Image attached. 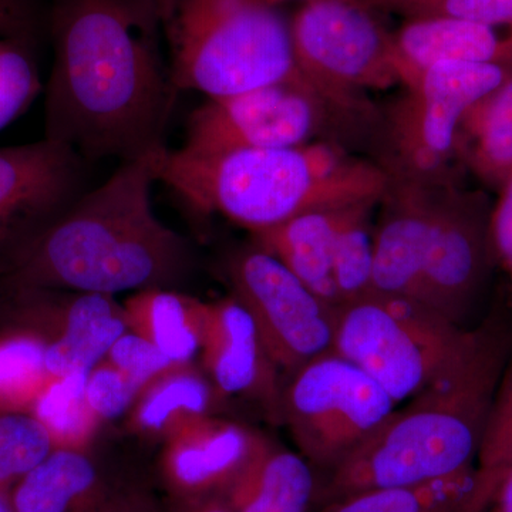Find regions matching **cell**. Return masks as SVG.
Listing matches in <instances>:
<instances>
[{"instance_id": "obj_40", "label": "cell", "mask_w": 512, "mask_h": 512, "mask_svg": "<svg viewBox=\"0 0 512 512\" xmlns=\"http://www.w3.org/2000/svg\"><path fill=\"white\" fill-rule=\"evenodd\" d=\"M0 512H15L10 504L8 494L0 493Z\"/></svg>"}, {"instance_id": "obj_38", "label": "cell", "mask_w": 512, "mask_h": 512, "mask_svg": "<svg viewBox=\"0 0 512 512\" xmlns=\"http://www.w3.org/2000/svg\"><path fill=\"white\" fill-rule=\"evenodd\" d=\"M167 512H232L220 495L197 498H170Z\"/></svg>"}, {"instance_id": "obj_19", "label": "cell", "mask_w": 512, "mask_h": 512, "mask_svg": "<svg viewBox=\"0 0 512 512\" xmlns=\"http://www.w3.org/2000/svg\"><path fill=\"white\" fill-rule=\"evenodd\" d=\"M319 490L305 457L264 436L220 497L232 512H309Z\"/></svg>"}, {"instance_id": "obj_7", "label": "cell", "mask_w": 512, "mask_h": 512, "mask_svg": "<svg viewBox=\"0 0 512 512\" xmlns=\"http://www.w3.org/2000/svg\"><path fill=\"white\" fill-rule=\"evenodd\" d=\"M396 410V402L363 370L323 353L296 369L282 386L278 423L315 468L335 470Z\"/></svg>"}, {"instance_id": "obj_36", "label": "cell", "mask_w": 512, "mask_h": 512, "mask_svg": "<svg viewBox=\"0 0 512 512\" xmlns=\"http://www.w3.org/2000/svg\"><path fill=\"white\" fill-rule=\"evenodd\" d=\"M103 512H161L154 495L144 485L117 484Z\"/></svg>"}, {"instance_id": "obj_6", "label": "cell", "mask_w": 512, "mask_h": 512, "mask_svg": "<svg viewBox=\"0 0 512 512\" xmlns=\"http://www.w3.org/2000/svg\"><path fill=\"white\" fill-rule=\"evenodd\" d=\"M471 335L473 329L424 303L370 291L336 309L332 352L372 377L397 404L433 382Z\"/></svg>"}, {"instance_id": "obj_39", "label": "cell", "mask_w": 512, "mask_h": 512, "mask_svg": "<svg viewBox=\"0 0 512 512\" xmlns=\"http://www.w3.org/2000/svg\"><path fill=\"white\" fill-rule=\"evenodd\" d=\"M488 512H512V470L504 477Z\"/></svg>"}, {"instance_id": "obj_10", "label": "cell", "mask_w": 512, "mask_h": 512, "mask_svg": "<svg viewBox=\"0 0 512 512\" xmlns=\"http://www.w3.org/2000/svg\"><path fill=\"white\" fill-rule=\"evenodd\" d=\"M0 329L36 336L53 377L92 369L128 330L114 296L49 288L0 289Z\"/></svg>"}, {"instance_id": "obj_3", "label": "cell", "mask_w": 512, "mask_h": 512, "mask_svg": "<svg viewBox=\"0 0 512 512\" xmlns=\"http://www.w3.org/2000/svg\"><path fill=\"white\" fill-rule=\"evenodd\" d=\"M512 333L488 318L433 382L409 399L320 487L326 504L348 495L456 476L477 466Z\"/></svg>"}, {"instance_id": "obj_16", "label": "cell", "mask_w": 512, "mask_h": 512, "mask_svg": "<svg viewBox=\"0 0 512 512\" xmlns=\"http://www.w3.org/2000/svg\"><path fill=\"white\" fill-rule=\"evenodd\" d=\"M264 434L221 416L202 417L163 443L160 473L170 498L221 495Z\"/></svg>"}, {"instance_id": "obj_9", "label": "cell", "mask_w": 512, "mask_h": 512, "mask_svg": "<svg viewBox=\"0 0 512 512\" xmlns=\"http://www.w3.org/2000/svg\"><path fill=\"white\" fill-rule=\"evenodd\" d=\"M232 296L254 319L279 370L296 369L332 350L336 309L303 284L275 255L254 245L225 261Z\"/></svg>"}, {"instance_id": "obj_21", "label": "cell", "mask_w": 512, "mask_h": 512, "mask_svg": "<svg viewBox=\"0 0 512 512\" xmlns=\"http://www.w3.org/2000/svg\"><path fill=\"white\" fill-rule=\"evenodd\" d=\"M228 402L197 363L175 365L141 390L126 416V430L163 444L191 421L221 416Z\"/></svg>"}, {"instance_id": "obj_1", "label": "cell", "mask_w": 512, "mask_h": 512, "mask_svg": "<svg viewBox=\"0 0 512 512\" xmlns=\"http://www.w3.org/2000/svg\"><path fill=\"white\" fill-rule=\"evenodd\" d=\"M45 138L86 161L148 156L173 111L154 0H53Z\"/></svg>"}, {"instance_id": "obj_12", "label": "cell", "mask_w": 512, "mask_h": 512, "mask_svg": "<svg viewBox=\"0 0 512 512\" xmlns=\"http://www.w3.org/2000/svg\"><path fill=\"white\" fill-rule=\"evenodd\" d=\"M318 126V92L302 82L266 84L212 97L192 111L184 150L220 154L308 144Z\"/></svg>"}, {"instance_id": "obj_24", "label": "cell", "mask_w": 512, "mask_h": 512, "mask_svg": "<svg viewBox=\"0 0 512 512\" xmlns=\"http://www.w3.org/2000/svg\"><path fill=\"white\" fill-rule=\"evenodd\" d=\"M494 497L476 466L430 483L348 495L323 504L319 512H485Z\"/></svg>"}, {"instance_id": "obj_25", "label": "cell", "mask_w": 512, "mask_h": 512, "mask_svg": "<svg viewBox=\"0 0 512 512\" xmlns=\"http://www.w3.org/2000/svg\"><path fill=\"white\" fill-rule=\"evenodd\" d=\"M458 147H463L468 163L487 183L501 188L510 177L512 76L468 111L458 130Z\"/></svg>"}, {"instance_id": "obj_34", "label": "cell", "mask_w": 512, "mask_h": 512, "mask_svg": "<svg viewBox=\"0 0 512 512\" xmlns=\"http://www.w3.org/2000/svg\"><path fill=\"white\" fill-rule=\"evenodd\" d=\"M104 359L113 363L141 389L175 366V363L161 353L153 343L141 338L131 330L124 332L113 343Z\"/></svg>"}, {"instance_id": "obj_14", "label": "cell", "mask_w": 512, "mask_h": 512, "mask_svg": "<svg viewBox=\"0 0 512 512\" xmlns=\"http://www.w3.org/2000/svg\"><path fill=\"white\" fill-rule=\"evenodd\" d=\"M510 76L512 67L498 64L440 63L407 84L410 94L397 114L396 137L414 180L446 163L468 111Z\"/></svg>"}, {"instance_id": "obj_13", "label": "cell", "mask_w": 512, "mask_h": 512, "mask_svg": "<svg viewBox=\"0 0 512 512\" xmlns=\"http://www.w3.org/2000/svg\"><path fill=\"white\" fill-rule=\"evenodd\" d=\"M491 210L481 194L446 191L434 197L421 278L423 302L458 326L473 311L494 261Z\"/></svg>"}, {"instance_id": "obj_22", "label": "cell", "mask_w": 512, "mask_h": 512, "mask_svg": "<svg viewBox=\"0 0 512 512\" xmlns=\"http://www.w3.org/2000/svg\"><path fill=\"white\" fill-rule=\"evenodd\" d=\"M348 208L308 212L252 234L255 245L275 255L303 284L335 308L342 302L333 275V252Z\"/></svg>"}, {"instance_id": "obj_37", "label": "cell", "mask_w": 512, "mask_h": 512, "mask_svg": "<svg viewBox=\"0 0 512 512\" xmlns=\"http://www.w3.org/2000/svg\"><path fill=\"white\" fill-rule=\"evenodd\" d=\"M30 0H0V37L23 39L33 28Z\"/></svg>"}, {"instance_id": "obj_18", "label": "cell", "mask_w": 512, "mask_h": 512, "mask_svg": "<svg viewBox=\"0 0 512 512\" xmlns=\"http://www.w3.org/2000/svg\"><path fill=\"white\" fill-rule=\"evenodd\" d=\"M402 83L440 63L512 67V25L448 16L407 19L392 33Z\"/></svg>"}, {"instance_id": "obj_26", "label": "cell", "mask_w": 512, "mask_h": 512, "mask_svg": "<svg viewBox=\"0 0 512 512\" xmlns=\"http://www.w3.org/2000/svg\"><path fill=\"white\" fill-rule=\"evenodd\" d=\"M87 372L53 377L30 412L45 427L53 448L90 451L103 427L87 402Z\"/></svg>"}, {"instance_id": "obj_15", "label": "cell", "mask_w": 512, "mask_h": 512, "mask_svg": "<svg viewBox=\"0 0 512 512\" xmlns=\"http://www.w3.org/2000/svg\"><path fill=\"white\" fill-rule=\"evenodd\" d=\"M200 362L225 399L252 400L278 423L284 383L254 319L235 296L208 302Z\"/></svg>"}, {"instance_id": "obj_30", "label": "cell", "mask_w": 512, "mask_h": 512, "mask_svg": "<svg viewBox=\"0 0 512 512\" xmlns=\"http://www.w3.org/2000/svg\"><path fill=\"white\" fill-rule=\"evenodd\" d=\"M477 468L495 494L512 470V349L495 392Z\"/></svg>"}, {"instance_id": "obj_2", "label": "cell", "mask_w": 512, "mask_h": 512, "mask_svg": "<svg viewBox=\"0 0 512 512\" xmlns=\"http://www.w3.org/2000/svg\"><path fill=\"white\" fill-rule=\"evenodd\" d=\"M153 154L121 161L29 245L0 276L3 288L114 296L175 288L191 274L190 244L154 212Z\"/></svg>"}, {"instance_id": "obj_8", "label": "cell", "mask_w": 512, "mask_h": 512, "mask_svg": "<svg viewBox=\"0 0 512 512\" xmlns=\"http://www.w3.org/2000/svg\"><path fill=\"white\" fill-rule=\"evenodd\" d=\"M296 66L319 94L402 83L392 33L360 0H305L289 20Z\"/></svg>"}, {"instance_id": "obj_31", "label": "cell", "mask_w": 512, "mask_h": 512, "mask_svg": "<svg viewBox=\"0 0 512 512\" xmlns=\"http://www.w3.org/2000/svg\"><path fill=\"white\" fill-rule=\"evenodd\" d=\"M22 40L0 37V130L25 113L42 92L35 59Z\"/></svg>"}, {"instance_id": "obj_23", "label": "cell", "mask_w": 512, "mask_h": 512, "mask_svg": "<svg viewBox=\"0 0 512 512\" xmlns=\"http://www.w3.org/2000/svg\"><path fill=\"white\" fill-rule=\"evenodd\" d=\"M128 330L153 343L175 365L200 356L208 302L175 288L134 292L123 303Z\"/></svg>"}, {"instance_id": "obj_4", "label": "cell", "mask_w": 512, "mask_h": 512, "mask_svg": "<svg viewBox=\"0 0 512 512\" xmlns=\"http://www.w3.org/2000/svg\"><path fill=\"white\" fill-rule=\"evenodd\" d=\"M157 181L202 214H220L251 234L313 211L377 202L389 177L323 144L195 154L161 148Z\"/></svg>"}, {"instance_id": "obj_28", "label": "cell", "mask_w": 512, "mask_h": 512, "mask_svg": "<svg viewBox=\"0 0 512 512\" xmlns=\"http://www.w3.org/2000/svg\"><path fill=\"white\" fill-rule=\"evenodd\" d=\"M375 204L352 205L343 215L333 252V275L342 303L372 291L375 229L370 227V211Z\"/></svg>"}, {"instance_id": "obj_35", "label": "cell", "mask_w": 512, "mask_h": 512, "mask_svg": "<svg viewBox=\"0 0 512 512\" xmlns=\"http://www.w3.org/2000/svg\"><path fill=\"white\" fill-rule=\"evenodd\" d=\"M490 234L494 259L512 278V174L501 185L500 198L491 210Z\"/></svg>"}, {"instance_id": "obj_5", "label": "cell", "mask_w": 512, "mask_h": 512, "mask_svg": "<svg viewBox=\"0 0 512 512\" xmlns=\"http://www.w3.org/2000/svg\"><path fill=\"white\" fill-rule=\"evenodd\" d=\"M154 3L175 92L212 99L279 82L312 86L296 66L291 25L276 0Z\"/></svg>"}, {"instance_id": "obj_17", "label": "cell", "mask_w": 512, "mask_h": 512, "mask_svg": "<svg viewBox=\"0 0 512 512\" xmlns=\"http://www.w3.org/2000/svg\"><path fill=\"white\" fill-rule=\"evenodd\" d=\"M384 207L373 232L372 291L423 302L424 254L434 197L420 181H406L383 194ZM426 305V303H424Z\"/></svg>"}, {"instance_id": "obj_32", "label": "cell", "mask_w": 512, "mask_h": 512, "mask_svg": "<svg viewBox=\"0 0 512 512\" xmlns=\"http://www.w3.org/2000/svg\"><path fill=\"white\" fill-rule=\"evenodd\" d=\"M370 9L397 13L406 19L448 16L512 25V0H360Z\"/></svg>"}, {"instance_id": "obj_29", "label": "cell", "mask_w": 512, "mask_h": 512, "mask_svg": "<svg viewBox=\"0 0 512 512\" xmlns=\"http://www.w3.org/2000/svg\"><path fill=\"white\" fill-rule=\"evenodd\" d=\"M53 450L49 434L32 413L0 409V493L8 494Z\"/></svg>"}, {"instance_id": "obj_27", "label": "cell", "mask_w": 512, "mask_h": 512, "mask_svg": "<svg viewBox=\"0 0 512 512\" xmlns=\"http://www.w3.org/2000/svg\"><path fill=\"white\" fill-rule=\"evenodd\" d=\"M53 376L32 333L0 329V409L30 413Z\"/></svg>"}, {"instance_id": "obj_41", "label": "cell", "mask_w": 512, "mask_h": 512, "mask_svg": "<svg viewBox=\"0 0 512 512\" xmlns=\"http://www.w3.org/2000/svg\"><path fill=\"white\" fill-rule=\"evenodd\" d=\"M276 2L279 3V5H281L282 2H285V0H276Z\"/></svg>"}, {"instance_id": "obj_33", "label": "cell", "mask_w": 512, "mask_h": 512, "mask_svg": "<svg viewBox=\"0 0 512 512\" xmlns=\"http://www.w3.org/2000/svg\"><path fill=\"white\" fill-rule=\"evenodd\" d=\"M141 390L107 359L100 360L87 372V402L101 424L126 417Z\"/></svg>"}, {"instance_id": "obj_20", "label": "cell", "mask_w": 512, "mask_h": 512, "mask_svg": "<svg viewBox=\"0 0 512 512\" xmlns=\"http://www.w3.org/2000/svg\"><path fill=\"white\" fill-rule=\"evenodd\" d=\"M116 483L92 451L55 448L10 488L15 512H103Z\"/></svg>"}, {"instance_id": "obj_11", "label": "cell", "mask_w": 512, "mask_h": 512, "mask_svg": "<svg viewBox=\"0 0 512 512\" xmlns=\"http://www.w3.org/2000/svg\"><path fill=\"white\" fill-rule=\"evenodd\" d=\"M86 192V160L43 137L0 148V276Z\"/></svg>"}]
</instances>
